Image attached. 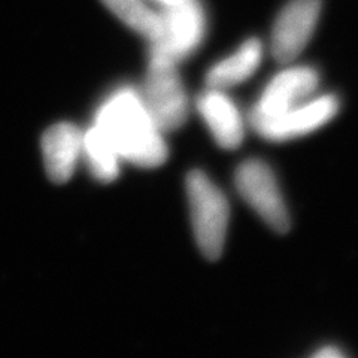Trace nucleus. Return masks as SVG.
Segmentation results:
<instances>
[{
  "instance_id": "f257e3e1",
  "label": "nucleus",
  "mask_w": 358,
  "mask_h": 358,
  "mask_svg": "<svg viewBox=\"0 0 358 358\" xmlns=\"http://www.w3.org/2000/svg\"><path fill=\"white\" fill-rule=\"evenodd\" d=\"M93 124L109 138L122 162L152 169L167 160L169 150L164 133L134 87L126 85L112 92L96 110Z\"/></svg>"
},
{
  "instance_id": "f03ea898",
  "label": "nucleus",
  "mask_w": 358,
  "mask_h": 358,
  "mask_svg": "<svg viewBox=\"0 0 358 358\" xmlns=\"http://www.w3.org/2000/svg\"><path fill=\"white\" fill-rule=\"evenodd\" d=\"M185 193L199 250L206 259L217 260L226 243L230 206L221 188L201 171L187 175Z\"/></svg>"
},
{
  "instance_id": "7ed1b4c3",
  "label": "nucleus",
  "mask_w": 358,
  "mask_h": 358,
  "mask_svg": "<svg viewBox=\"0 0 358 358\" xmlns=\"http://www.w3.org/2000/svg\"><path fill=\"white\" fill-rule=\"evenodd\" d=\"M178 66L169 59L150 52L141 96L163 133L182 127L189 114V99Z\"/></svg>"
},
{
  "instance_id": "20e7f679",
  "label": "nucleus",
  "mask_w": 358,
  "mask_h": 358,
  "mask_svg": "<svg viewBox=\"0 0 358 358\" xmlns=\"http://www.w3.org/2000/svg\"><path fill=\"white\" fill-rule=\"evenodd\" d=\"M162 33L150 43V52L181 63L193 55L203 43L208 29L206 10L199 0L160 9Z\"/></svg>"
},
{
  "instance_id": "39448f33",
  "label": "nucleus",
  "mask_w": 358,
  "mask_h": 358,
  "mask_svg": "<svg viewBox=\"0 0 358 358\" xmlns=\"http://www.w3.org/2000/svg\"><path fill=\"white\" fill-rule=\"evenodd\" d=\"M234 185L268 227L278 233L289 230V212L271 166L259 159L245 160L234 173Z\"/></svg>"
},
{
  "instance_id": "423d86ee",
  "label": "nucleus",
  "mask_w": 358,
  "mask_h": 358,
  "mask_svg": "<svg viewBox=\"0 0 358 358\" xmlns=\"http://www.w3.org/2000/svg\"><path fill=\"white\" fill-rule=\"evenodd\" d=\"M339 109L341 102L336 94H315L279 115L250 118V124L266 141L285 142L320 130L338 115Z\"/></svg>"
},
{
  "instance_id": "0eeeda50",
  "label": "nucleus",
  "mask_w": 358,
  "mask_h": 358,
  "mask_svg": "<svg viewBox=\"0 0 358 358\" xmlns=\"http://www.w3.org/2000/svg\"><path fill=\"white\" fill-rule=\"evenodd\" d=\"M322 0H289L279 10L271 35V51L279 63H289L303 52L321 17Z\"/></svg>"
},
{
  "instance_id": "6e6552de",
  "label": "nucleus",
  "mask_w": 358,
  "mask_h": 358,
  "mask_svg": "<svg viewBox=\"0 0 358 358\" xmlns=\"http://www.w3.org/2000/svg\"><path fill=\"white\" fill-rule=\"evenodd\" d=\"M320 87V73L312 66H288L267 83L251 110L250 118H267L282 114L309 97Z\"/></svg>"
},
{
  "instance_id": "1a4fd4ad",
  "label": "nucleus",
  "mask_w": 358,
  "mask_h": 358,
  "mask_svg": "<svg viewBox=\"0 0 358 358\" xmlns=\"http://www.w3.org/2000/svg\"><path fill=\"white\" fill-rule=\"evenodd\" d=\"M196 108L212 138L224 150L239 148L245 139V118L226 90L208 87L197 97Z\"/></svg>"
},
{
  "instance_id": "9d476101",
  "label": "nucleus",
  "mask_w": 358,
  "mask_h": 358,
  "mask_svg": "<svg viewBox=\"0 0 358 358\" xmlns=\"http://www.w3.org/2000/svg\"><path fill=\"white\" fill-rule=\"evenodd\" d=\"M41 145L45 171L51 181H69L83 157V130L71 122H59L45 131Z\"/></svg>"
},
{
  "instance_id": "9b49d317",
  "label": "nucleus",
  "mask_w": 358,
  "mask_h": 358,
  "mask_svg": "<svg viewBox=\"0 0 358 358\" xmlns=\"http://www.w3.org/2000/svg\"><path fill=\"white\" fill-rule=\"evenodd\" d=\"M263 55L264 47L260 39H246L230 55L210 67L206 73L208 87L227 90L248 81L259 71Z\"/></svg>"
},
{
  "instance_id": "f8f14e48",
  "label": "nucleus",
  "mask_w": 358,
  "mask_h": 358,
  "mask_svg": "<svg viewBox=\"0 0 358 358\" xmlns=\"http://www.w3.org/2000/svg\"><path fill=\"white\" fill-rule=\"evenodd\" d=\"M83 157L90 173L100 182L118 178L121 157L106 134L96 124L83 131Z\"/></svg>"
},
{
  "instance_id": "ddd939ff",
  "label": "nucleus",
  "mask_w": 358,
  "mask_h": 358,
  "mask_svg": "<svg viewBox=\"0 0 358 358\" xmlns=\"http://www.w3.org/2000/svg\"><path fill=\"white\" fill-rule=\"evenodd\" d=\"M106 8L150 43L162 33L160 10L154 9L148 0H102Z\"/></svg>"
},
{
  "instance_id": "4468645a",
  "label": "nucleus",
  "mask_w": 358,
  "mask_h": 358,
  "mask_svg": "<svg viewBox=\"0 0 358 358\" xmlns=\"http://www.w3.org/2000/svg\"><path fill=\"white\" fill-rule=\"evenodd\" d=\"M313 357H317V358H341V357H345V352L341 351L338 346L327 345V346H324V348L318 350L315 354H313Z\"/></svg>"
},
{
  "instance_id": "2eb2a0df",
  "label": "nucleus",
  "mask_w": 358,
  "mask_h": 358,
  "mask_svg": "<svg viewBox=\"0 0 358 358\" xmlns=\"http://www.w3.org/2000/svg\"><path fill=\"white\" fill-rule=\"evenodd\" d=\"M148 2L159 5L160 9H162V8H169V6L181 3V2H184V0H148Z\"/></svg>"
}]
</instances>
